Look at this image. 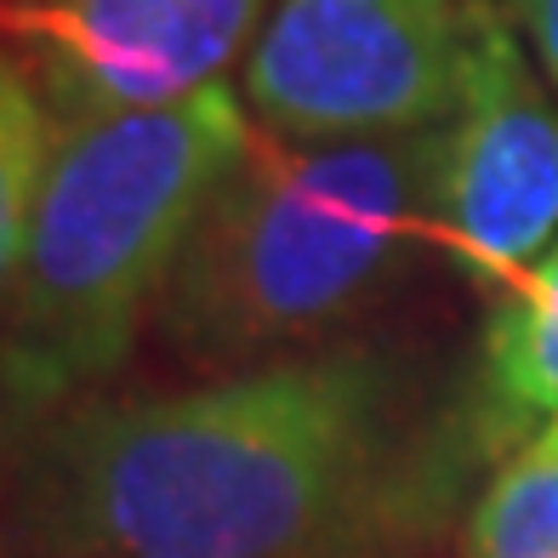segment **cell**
I'll return each instance as SVG.
<instances>
[{"instance_id": "obj_2", "label": "cell", "mask_w": 558, "mask_h": 558, "mask_svg": "<svg viewBox=\"0 0 558 558\" xmlns=\"http://www.w3.org/2000/svg\"><path fill=\"white\" fill-rule=\"evenodd\" d=\"M251 148L228 86L166 109L58 120L0 308V439L86 404L160 314L211 189Z\"/></svg>"}, {"instance_id": "obj_10", "label": "cell", "mask_w": 558, "mask_h": 558, "mask_svg": "<svg viewBox=\"0 0 558 558\" xmlns=\"http://www.w3.org/2000/svg\"><path fill=\"white\" fill-rule=\"evenodd\" d=\"M501 7L519 23V35L530 46V58L542 63L547 86L558 92V0H501Z\"/></svg>"}, {"instance_id": "obj_4", "label": "cell", "mask_w": 558, "mask_h": 558, "mask_svg": "<svg viewBox=\"0 0 558 558\" xmlns=\"http://www.w3.org/2000/svg\"><path fill=\"white\" fill-rule=\"evenodd\" d=\"M462 74V0H274L245 58V114L279 143L434 132Z\"/></svg>"}, {"instance_id": "obj_9", "label": "cell", "mask_w": 558, "mask_h": 558, "mask_svg": "<svg viewBox=\"0 0 558 558\" xmlns=\"http://www.w3.org/2000/svg\"><path fill=\"white\" fill-rule=\"evenodd\" d=\"M52 132L58 120L35 74L0 52V308H7L23 240H29V211L40 194L46 155H52Z\"/></svg>"}, {"instance_id": "obj_3", "label": "cell", "mask_w": 558, "mask_h": 558, "mask_svg": "<svg viewBox=\"0 0 558 558\" xmlns=\"http://www.w3.org/2000/svg\"><path fill=\"white\" fill-rule=\"evenodd\" d=\"M439 125L383 143L245 148L183 245L160 331L199 371L314 348L411 268L434 228Z\"/></svg>"}, {"instance_id": "obj_1", "label": "cell", "mask_w": 558, "mask_h": 558, "mask_svg": "<svg viewBox=\"0 0 558 558\" xmlns=\"http://www.w3.org/2000/svg\"><path fill=\"white\" fill-rule=\"evenodd\" d=\"M12 496L40 558H376L427 490L399 376L331 348L74 404L17 445Z\"/></svg>"}, {"instance_id": "obj_8", "label": "cell", "mask_w": 558, "mask_h": 558, "mask_svg": "<svg viewBox=\"0 0 558 558\" xmlns=\"http://www.w3.org/2000/svg\"><path fill=\"white\" fill-rule=\"evenodd\" d=\"M468 558H558V439L519 445L473 501Z\"/></svg>"}, {"instance_id": "obj_6", "label": "cell", "mask_w": 558, "mask_h": 558, "mask_svg": "<svg viewBox=\"0 0 558 558\" xmlns=\"http://www.w3.org/2000/svg\"><path fill=\"white\" fill-rule=\"evenodd\" d=\"M268 12L274 0H23V40L52 120H97L222 86Z\"/></svg>"}, {"instance_id": "obj_5", "label": "cell", "mask_w": 558, "mask_h": 558, "mask_svg": "<svg viewBox=\"0 0 558 558\" xmlns=\"http://www.w3.org/2000/svg\"><path fill=\"white\" fill-rule=\"evenodd\" d=\"M434 228L501 296L558 240V104L501 0H462V74L439 120Z\"/></svg>"}, {"instance_id": "obj_11", "label": "cell", "mask_w": 558, "mask_h": 558, "mask_svg": "<svg viewBox=\"0 0 558 558\" xmlns=\"http://www.w3.org/2000/svg\"><path fill=\"white\" fill-rule=\"evenodd\" d=\"M542 434H553V439H558V422H553V427H542Z\"/></svg>"}, {"instance_id": "obj_7", "label": "cell", "mask_w": 558, "mask_h": 558, "mask_svg": "<svg viewBox=\"0 0 558 558\" xmlns=\"http://www.w3.org/2000/svg\"><path fill=\"white\" fill-rule=\"evenodd\" d=\"M485 399L501 427L558 422V240L496 296L485 325Z\"/></svg>"}]
</instances>
